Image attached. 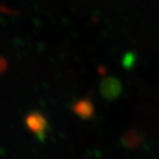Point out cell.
<instances>
[{
    "mask_svg": "<svg viewBox=\"0 0 159 159\" xmlns=\"http://www.w3.org/2000/svg\"><path fill=\"white\" fill-rule=\"evenodd\" d=\"M99 91L103 97L106 99H115L120 95L123 91L122 84L118 80L113 76L105 77L101 82L99 85Z\"/></svg>",
    "mask_w": 159,
    "mask_h": 159,
    "instance_id": "1",
    "label": "cell"
},
{
    "mask_svg": "<svg viewBox=\"0 0 159 159\" xmlns=\"http://www.w3.org/2000/svg\"><path fill=\"white\" fill-rule=\"evenodd\" d=\"M27 125L30 130L37 134L40 138L44 137L45 129H47V120L40 113L30 114L27 118Z\"/></svg>",
    "mask_w": 159,
    "mask_h": 159,
    "instance_id": "2",
    "label": "cell"
},
{
    "mask_svg": "<svg viewBox=\"0 0 159 159\" xmlns=\"http://www.w3.org/2000/svg\"><path fill=\"white\" fill-rule=\"evenodd\" d=\"M74 113L83 119H89L94 115V105L89 99H80L73 105Z\"/></svg>",
    "mask_w": 159,
    "mask_h": 159,
    "instance_id": "3",
    "label": "cell"
}]
</instances>
